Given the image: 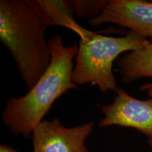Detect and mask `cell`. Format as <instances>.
Returning <instances> with one entry per match:
<instances>
[{"mask_svg": "<svg viewBox=\"0 0 152 152\" xmlns=\"http://www.w3.org/2000/svg\"><path fill=\"white\" fill-rule=\"evenodd\" d=\"M52 22L39 0L0 1V40L29 91L52 60L45 32Z\"/></svg>", "mask_w": 152, "mask_h": 152, "instance_id": "obj_1", "label": "cell"}, {"mask_svg": "<svg viewBox=\"0 0 152 152\" xmlns=\"http://www.w3.org/2000/svg\"><path fill=\"white\" fill-rule=\"evenodd\" d=\"M49 43L52 60L47 69L26 95L9 98L1 113L3 123L16 135L32 136L55 101L77 88L72 75L78 47L64 45L60 35L51 38Z\"/></svg>", "mask_w": 152, "mask_h": 152, "instance_id": "obj_2", "label": "cell"}, {"mask_svg": "<svg viewBox=\"0 0 152 152\" xmlns=\"http://www.w3.org/2000/svg\"><path fill=\"white\" fill-rule=\"evenodd\" d=\"M150 42L134 32L123 37H108L90 31L80 37L72 80L75 85L90 83L102 93L118 89L113 63L123 53L138 50Z\"/></svg>", "mask_w": 152, "mask_h": 152, "instance_id": "obj_3", "label": "cell"}, {"mask_svg": "<svg viewBox=\"0 0 152 152\" xmlns=\"http://www.w3.org/2000/svg\"><path fill=\"white\" fill-rule=\"evenodd\" d=\"M115 93L112 103L98 105L104 114L100 128L118 125L134 128L152 139V98L139 99L119 88Z\"/></svg>", "mask_w": 152, "mask_h": 152, "instance_id": "obj_4", "label": "cell"}, {"mask_svg": "<svg viewBox=\"0 0 152 152\" xmlns=\"http://www.w3.org/2000/svg\"><path fill=\"white\" fill-rule=\"evenodd\" d=\"M93 128V122L67 128L58 119L43 121L32 134L33 152H89L85 141Z\"/></svg>", "mask_w": 152, "mask_h": 152, "instance_id": "obj_5", "label": "cell"}, {"mask_svg": "<svg viewBox=\"0 0 152 152\" xmlns=\"http://www.w3.org/2000/svg\"><path fill=\"white\" fill-rule=\"evenodd\" d=\"M93 27L118 25L152 43V2L142 0H108L102 12L89 20Z\"/></svg>", "mask_w": 152, "mask_h": 152, "instance_id": "obj_6", "label": "cell"}, {"mask_svg": "<svg viewBox=\"0 0 152 152\" xmlns=\"http://www.w3.org/2000/svg\"><path fill=\"white\" fill-rule=\"evenodd\" d=\"M117 66L124 83L152 77V43L123 55L118 61ZM141 89L151 90L152 83L143 85Z\"/></svg>", "mask_w": 152, "mask_h": 152, "instance_id": "obj_7", "label": "cell"}, {"mask_svg": "<svg viewBox=\"0 0 152 152\" xmlns=\"http://www.w3.org/2000/svg\"><path fill=\"white\" fill-rule=\"evenodd\" d=\"M42 6L52 20L53 26L69 28L83 37L90 33V30L81 27L73 18V1L39 0Z\"/></svg>", "mask_w": 152, "mask_h": 152, "instance_id": "obj_8", "label": "cell"}, {"mask_svg": "<svg viewBox=\"0 0 152 152\" xmlns=\"http://www.w3.org/2000/svg\"><path fill=\"white\" fill-rule=\"evenodd\" d=\"M106 2V1H73L74 9L80 18L90 16L93 18L102 12Z\"/></svg>", "mask_w": 152, "mask_h": 152, "instance_id": "obj_9", "label": "cell"}, {"mask_svg": "<svg viewBox=\"0 0 152 152\" xmlns=\"http://www.w3.org/2000/svg\"><path fill=\"white\" fill-rule=\"evenodd\" d=\"M0 152H18L14 148L9 147V146L5 145V144H1L0 145Z\"/></svg>", "mask_w": 152, "mask_h": 152, "instance_id": "obj_10", "label": "cell"}, {"mask_svg": "<svg viewBox=\"0 0 152 152\" xmlns=\"http://www.w3.org/2000/svg\"><path fill=\"white\" fill-rule=\"evenodd\" d=\"M149 94L151 95V96H152V90H149ZM148 142H149V144L151 147H152V139H149V141H148Z\"/></svg>", "mask_w": 152, "mask_h": 152, "instance_id": "obj_11", "label": "cell"}]
</instances>
